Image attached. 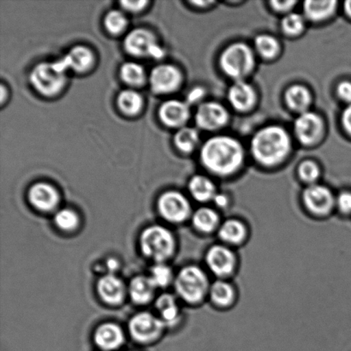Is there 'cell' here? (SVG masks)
I'll list each match as a JSON object with an SVG mask.
<instances>
[{"label":"cell","mask_w":351,"mask_h":351,"mask_svg":"<svg viewBox=\"0 0 351 351\" xmlns=\"http://www.w3.org/2000/svg\"><path fill=\"white\" fill-rule=\"evenodd\" d=\"M256 47L257 51L266 58L275 56L278 51V41L267 34H263L256 38Z\"/></svg>","instance_id":"obj_33"},{"label":"cell","mask_w":351,"mask_h":351,"mask_svg":"<svg viewBox=\"0 0 351 351\" xmlns=\"http://www.w3.org/2000/svg\"><path fill=\"white\" fill-rule=\"evenodd\" d=\"M295 1H273L274 8L278 10H287L291 8L292 5H295Z\"/></svg>","instance_id":"obj_43"},{"label":"cell","mask_w":351,"mask_h":351,"mask_svg":"<svg viewBox=\"0 0 351 351\" xmlns=\"http://www.w3.org/2000/svg\"><path fill=\"white\" fill-rule=\"evenodd\" d=\"M143 101L138 93L127 89L118 96V106L120 110L127 115L137 114L142 109Z\"/></svg>","instance_id":"obj_27"},{"label":"cell","mask_w":351,"mask_h":351,"mask_svg":"<svg viewBox=\"0 0 351 351\" xmlns=\"http://www.w3.org/2000/svg\"><path fill=\"white\" fill-rule=\"evenodd\" d=\"M322 130V121L313 112H302L295 120V132L298 138L304 144H311L317 140Z\"/></svg>","instance_id":"obj_14"},{"label":"cell","mask_w":351,"mask_h":351,"mask_svg":"<svg viewBox=\"0 0 351 351\" xmlns=\"http://www.w3.org/2000/svg\"><path fill=\"white\" fill-rule=\"evenodd\" d=\"M96 345L105 350L119 348L123 341L121 328L113 323H106L99 326L95 335Z\"/></svg>","instance_id":"obj_18"},{"label":"cell","mask_w":351,"mask_h":351,"mask_svg":"<svg viewBox=\"0 0 351 351\" xmlns=\"http://www.w3.org/2000/svg\"><path fill=\"white\" fill-rule=\"evenodd\" d=\"M151 280H153L156 287H165L170 284L173 278V273L170 267L165 266L163 264H158L154 266L151 271Z\"/></svg>","instance_id":"obj_35"},{"label":"cell","mask_w":351,"mask_h":351,"mask_svg":"<svg viewBox=\"0 0 351 351\" xmlns=\"http://www.w3.org/2000/svg\"><path fill=\"white\" fill-rule=\"evenodd\" d=\"M337 204H338L339 208L342 213H351V193H341L337 199Z\"/></svg>","instance_id":"obj_38"},{"label":"cell","mask_w":351,"mask_h":351,"mask_svg":"<svg viewBox=\"0 0 351 351\" xmlns=\"http://www.w3.org/2000/svg\"><path fill=\"white\" fill-rule=\"evenodd\" d=\"M29 199L31 204L40 211H50L57 206L58 194L53 186L38 182L30 188Z\"/></svg>","instance_id":"obj_15"},{"label":"cell","mask_w":351,"mask_h":351,"mask_svg":"<svg viewBox=\"0 0 351 351\" xmlns=\"http://www.w3.org/2000/svg\"><path fill=\"white\" fill-rule=\"evenodd\" d=\"M158 208L165 219L174 223L184 221L191 213L187 198L177 191H168L161 195Z\"/></svg>","instance_id":"obj_9"},{"label":"cell","mask_w":351,"mask_h":351,"mask_svg":"<svg viewBox=\"0 0 351 351\" xmlns=\"http://www.w3.org/2000/svg\"><path fill=\"white\" fill-rule=\"evenodd\" d=\"M156 288V285L150 277H136L130 285V297L136 304H147L153 298Z\"/></svg>","instance_id":"obj_21"},{"label":"cell","mask_w":351,"mask_h":351,"mask_svg":"<svg viewBox=\"0 0 351 351\" xmlns=\"http://www.w3.org/2000/svg\"><path fill=\"white\" fill-rule=\"evenodd\" d=\"M228 113L221 105L208 102L199 106L196 112L195 121L199 127L205 130H215L225 125Z\"/></svg>","instance_id":"obj_12"},{"label":"cell","mask_w":351,"mask_h":351,"mask_svg":"<svg viewBox=\"0 0 351 351\" xmlns=\"http://www.w3.org/2000/svg\"><path fill=\"white\" fill-rule=\"evenodd\" d=\"M160 119L165 125L178 127L187 121L189 116V106L186 103L177 99L164 102L159 111Z\"/></svg>","instance_id":"obj_16"},{"label":"cell","mask_w":351,"mask_h":351,"mask_svg":"<svg viewBox=\"0 0 351 351\" xmlns=\"http://www.w3.org/2000/svg\"><path fill=\"white\" fill-rule=\"evenodd\" d=\"M97 287L102 300L108 304H119L125 297V285L114 275L109 274L102 277L98 282Z\"/></svg>","instance_id":"obj_17"},{"label":"cell","mask_w":351,"mask_h":351,"mask_svg":"<svg viewBox=\"0 0 351 351\" xmlns=\"http://www.w3.org/2000/svg\"><path fill=\"white\" fill-rule=\"evenodd\" d=\"M122 80L127 84L133 86L141 85L145 80V71L143 66L133 62L123 64L120 70Z\"/></svg>","instance_id":"obj_31"},{"label":"cell","mask_w":351,"mask_h":351,"mask_svg":"<svg viewBox=\"0 0 351 351\" xmlns=\"http://www.w3.org/2000/svg\"><path fill=\"white\" fill-rule=\"evenodd\" d=\"M60 61L65 70L70 68L77 72H84L92 66L94 56L87 47L78 46L72 48L70 53Z\"/></svg>","instance_id":"obj_19"},{"label":"cell","mask_w":351,"mask_h":351,"mask_svg":"<svg viewBox=\"0 0 351 351\" xmlns=\"http://www.w3.org/2000/svg\"><path fill=\"white\" fill-rule=\"evenodd\" d=\"M174 141L179 150L186 153L191 152L197 145L198 133L195 129L186 127L176 134Z\"/></svg>","instance_id":"obj_30"},{"label":"cell","mask_w":351,"mask_h":351,"mask_svg":"<svg viewBox=\"0 0 351 351\" xmlns=\"http://www.w3.org/2000/svg\"><path fill=\"white\" fill-rule=\"evenodd\" d=\"M203 164L213 173H232L240 167L243 151L235 139L228 136H217L203 145L201 152Z\"/></svg>","instance_id":"obj_1"},{"label":"cell","mask_w":351,"mask_h":351,"mask_svg":"<svg viewBox=\"0 0 351 351\" xmlns=\"http://www.w3.org/2000/svg\"><path fill=\"white\" fill-rule=\"evenodd\" d=\"M246 232L245 226L242 222L229 219L220 226L219 236L226 243H239L246 237Z\"/></svg>","instance_id":"obj_24"},{"label":"cell","mask_w":351,"mask_h":351,"mask_svg":"<svg viewBox=\"0 0 351 351\" xmlns=\"http://www.w3.org/2000/svg\"><path fill=\"white\" fill-rule=\"evenodd\" d=\"M104 23L109 33L118 34L125 29L127 19L121 12L114 10L108 13L105 17Z\"/></svg>","instance_id":"obj_32"},{"label":"cell","mask_w":351,"mask_h":351,"mask_svg":"<svg viewBox=\"0 0 351 351\" xmlns=\"http://www.w3.org/2000/svg\"><path fill=\"white\" fill-rule=\"evenodd\" d=\"M79 222L77 213L71 209L60 210L55 216V223L58 228L63 230H71L77 226Z\"/></svg>","instance_id":"obj_34"},{"label":"cell","mask_w":351,"mask_h":351,"mask_svg":"<svg viewBox=\"0 0 351 351\" xmlns=\"http://www.w3.org/2000/svg\"><path fill=\"white\" fill-rule=\"evenodd\" d=\"M336 1L333 0H308L304 3V12L309 19L319 21L331 15L335 9Z\"/></svg>","instance_id":"obj_25"},{"label":"cell","mask_w":351,"mask_h":351,"mask_svg":"<svg viewBox=\"0 0 351 351\" xmlns=\"http://www.w3.org/2000/svg\"><path fill=\"white\" fill-rule=\"evenodd\" d=\"M210 270L217 276H226L234 269L236 259L232 251L225 246H213L206 257Z\"/></svg>","instance_id":"obj_13"},{"label":"cell","mask_w":351,"mask_h":351,"mask_svg":"<svg viewBox=\"0 0 351 351\" xmlns=\"http://www.w3.org/2000/svg\"><path fill=\"white\" fill-rule=\"evenodd\" d=\"M304 19L297 13L289 14L282 21L283 29L289 34H298L304 29Z\"/></svg>","instance_id":"obj_36"},{"label":"cell","mask_w":351,"mask_h":351,"mask_svg":"<svg viewBox=\"0 0 351 351\" xmlns=\"http://www.w3.org/2000/svg\"><path fill=\"white\" fill-rule=\"evenodd\" d=\"M181 75L178 69L170 64H161L154 69L150 75V85L157 94H167L180 84Z\"/></svg>","instance_id":"obj_10"},{"label":"cell","mask_w":351,"mask_h":351,"mask_svg":"<svg viewBox=\"0 0 351 351\" xmlns=\"http://www.w3.org/2000/svg\"><path fill=\"white\" fill-rule=\"evenodd\" d=\"M125 48L133 56H152L160 58L163 56V50L158 46L156 37L144 29H134L125 40Z\"/></svg>","instance_id":"obj_7"},{"label":"cell","mask_w":351,"mask_h":351,"mask_svg":"<svg viewBox=\"0 0 351 351\" xmlns=\"http://www.w3.org/2000/svg\"><path fill=\"white\" fill-rule=\"evenodd\" d=\"M290 137L284 129L269 126L260 130L252 141L254 156L260 162L277 164L284 159L290 149Z\"/></svg>","instance_id":"obj_2"},{"label":"cell","mask_w":351,"mask_h":351,"mask_svg":"<svg viewBox=\"0 0 351 351\" xmlns=\"http://www.w3.org/2000/svg\"><path fill=\"white\" fill-rule=\"evenodd\" d=\"M219 215L211 208H199L193 216V223L196 229L202 232H210L215 230L219 223Z\"/></svg>","instance_id":"obj_28"},{"label":"cell","mask_w":351,"mask_h":351,"mask_svg":"<svg viewBox=\"0 0 351 351\" xmlns=\"http://www.w3.org/2000/svg\"><path fill=\"white\" fill-rule=\"evenodd\" d=\"M64 71L60 61L37 64L31 71V84L40 95L51 97L63 88L66 80Z\"/></svg>","instance_id":"obj_4"},{"label":"cell","mask_w":351,"mask_h":351,"mask_svg":"<svg viewBox=\"0 0 351 351\" xmlns=\"http://www.w3.org/2000/svg\"><path fill=\"white\" fill-rule=\"evenodd\" d=\"M165 323L149 313H140L130 322V332L136 341L149 343L159 337Z\"/></svg>","instance_id":"obj_8"},{"label":"cell","mask_w":351,"mask_h":351,"mask_svg":"<svg viewBox=\"0 0 351 351\" xmlns=\"http://www.w3.org/2000/svg\"><path fill=\"white\" fill-rule=\"evenodd\" d=\"M213 199H215L216 204L219 206H226L227 205V202H228V199H227L226 196L221 194H216Z\"/></svg>","instance_id":"obj_44"},{"label":"cell","mask_w":351,"mask_h":351,"mask_svg":"<svg viewBox=\"0 0 351 351\" xmlns=\"http://www.w3.org/2000/svg\"><path fill=\"white\" fill-rule=\"evenodd\" d=\"M346 12L351 16V1H347L345 3Z\"/></svg>","instance_id":"obj_46"},{"label":"cell","mask_w":351,"mask_h":351,"mask_svg":"<svg viewBox=\"0 0 351 351\" xmlns=\"http://www.w3.org/2000/svg\"><path fill=\"white\" fill-rule=\"evenodd\" d=\"M319 173L317 165L312 162V161H305L299 167V175H300L302 180L306 182L315 181L318 178Z\"/></svg>","instance_id":"obj_37"},{"label":"cell","mask_w":351,"mask_h":351,"mask_svg":"<svg viewBox=\"0 0 351 351\" xmlns=\"http://www.w3.org/2000/svg\"><path fill=\"white\" fill-rule=\"evenodd\" d=\"M223 71L230 77H243L252 70L254 56L250 48L243 43H236L227 47L220 58Z\"/></svg>","instance_id":"obj_6"},{"label":"cell","mask_w":351,"mask_h":351,"mask_svg":"<svg viewBox=\"0 0 351 351\" xmlns=\"http://www.w3.org/2000/svg\"><path fill=\"white\" fill-rule=\"evenodd\" d=\"M156 308L165 324H173L178 321L179 308L176 299L170 294L161 295L156 302Z\"/></svg>","instance_id":"obj_23"},{"label":"cell","mask_w":351,"mask_h":351,"mask_svg":"<svg viewBox=\"0 0 351 351\" xmlns=\"http://www.w3.org/2000/svg\"><path fill=\"white\" fill-rule=\"evenodd\" d=\"M230 104L239 111H246L254 105V89L246 82L239 81L230 87L228 93Z\"/></svg>","instance_id":"obj_20"},{"label":"cell","mask_w":351,"mask_h":351,"mask_svg":"<svg viewBox=\"0 0 351 351\" xmlns=\"http://www.w3.org/2000/svg\"><path fill=\"white\" fill-rule=\"evenodd\" d=\"M304 202L309 211L322 215L331 211L335 198L331 191L325 186L313 184L305 189Z\"/></svg>","instance_id":"obj_11"},{"label":"cell","mask_w":351,"mask_h":351,"mask_svg":"<svg viewBox=\"0 0 351 351\" xmlns=\"http://www.w3.org/2000/svg\"><path fill=\"white\" fill-rule=\"evenodd\" d=\"M175 288L184 301L196 304L204 298L208 291V278L201 268L186 267L182 268L176 278Z\"/></svg>","instance_id":"obj_3"},{"label":"cell","mask_w":351,"mask_h":351,"mask_svg":"<svg viewBox=\"0 0 351 351\" xmlns=\"http://www.w3.org/2000/svg\"><path fill=\"white\" fill-rule=\"evenodd\" d=\"M108 267L110 271H114L118 268V261L114 259L108 261Z\"/></svg>","instance_id":"obj_45"},{"label":"cell","mask_w":351,"mask_h":351,"mask_svg":"<svg viewBox=\"0 0 351 351\" xmlns=\"http://www.w3.org/2000/svg\"><path fill=\"white\" fill-rule=\"evenodd\" d=\"M205 91L202 88H195L193 89L188 95V103L195 104L196 102H199L204 96Z\"/></svg>","instance_id":"obj_41"},{"label":"cell","mask_w":351,"mask_h":351,"mask_svg":"<svg viewBox=\"0 0 351 351\" xmlns=\"http://www.w3.org/2000/svg\"><path fill=\"white\" fill-rule=\"evenodd\" d=\"M338 93L343 101L351 103V82H341L339 85Z\"/></svg>","instance_id":"obj_39"},{"label":"cell","mask_w":351,"mask_h":351,"mask_svg":"<svg viewBox=\"0 0 351 351\" xmlns=\"http://www.w3.org/2000/svg\"><path fill=\"white\" fill-rule=\"evenodd\" d=\"M210 295L215 304L227 306L232 304L234 299V290L227 282L219 280L210 287Z\"/></svg>","instance_id":"obj_29"},{"label":"cell","mask_w":351,"mask_h":351,"mask_svg":"<svg viewBox=\"0 0 351 351\" xmlns=\"http://www.w3.org/2000/svg\"><path fill=\"white\" fill-rule=\"evenodd\" d=\"M343 126L350 134H351V105L346 109L343 114Z\"/></svg>","instance_id":"obj_42"},{"label":"cell","mask_w":351,"mask_h":351,"mask_svg":"<svg viewBox=\"0 0 351 351\" xmlns=\"http://www.w3.org/2000/svg\"><path fill=\"white\" fill-rule=\"evenodd\" d=\"M147 1H122L120 2L123 8H125L130 12H140L144 7L146 6Z\"/></svg>","instance_id":"obj_40"},{"label":"cell","mask_w":351,"mask_h":351,"mask_svg":"<svg viewBox=\"0 0 351 351\" xmlns=\"http://www.w3.org/2000/svg\"><path fill=\"white\" fill-rule=\"evenodd\" d=\"M287 104L294 111L305 112L311 103V95L307 88L295 85L288 89L285 95Z\"/></svg>","instance_id":"obj_26"},{"label":"cell","mask_w":351,"mask_h":351,"mask_svg":"<svg viewBox=\"0 0 351 351\" xmlns=\"http://www.w3.org/2000/svg\"><path fill=\"white\" fill-rule=\"evenodd\" d=\"M140 243L143 254L157 261L167 260L174 250L173 234L160 226H151L144 230Z\"/></svg>","instance_id":"obj_5"},{"label":"cell","mask_w":351,"mask_h":351,"mask_svg":"<svg viewBox=\"0 0 351 351\" xmlns=\"http://www.w3.org/2000/svg\"><path fill=\"white\" fill-rule=\"evenodd\" d=\"M189 191L199 202H206L213 199L216 195L213 182L204 176H195L189 184Z\"/></svg>","instance_id":"obj_22"}]
</instances>
